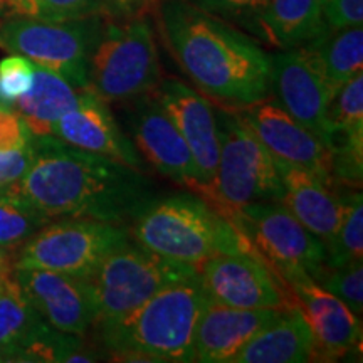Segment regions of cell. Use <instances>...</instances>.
Here are the masks:
<instances>
[{"instance_id":"cell-1","label":"cell","mask_w":363,"mask_h":363,"mask_svg":"<svg viewBox=\"0 0 363 363\" xmlns=\"http://www.w3.org/2000/svg\"><path fill=\"white\" fill-rule=\"evenodd\" d=\"M33 160L12 190L49 219L86 217L121 224L150 195L142 170L71 147L54 135H33Z\"/></svg>"},{"instance_id":"cell-2","label":"cell","mask_w":363,"mask_h":363,"mask_svg":"<svg viewBox=\"0 0 363 363\" xmlns=\"http://www.w3.org/2000/svg\"><path fill=\"white\" fill-rule=\"evenodd\" d=\"M160 34L172 56L203 96L242 108L271 93V57L233 24L192 0H158Z\"/></svg>"},{"instance_id":"cell-3","label":"cell","mask_w":363,"mask_h":363,"mask_svg":"<svg viewBox=\"0 0 363 363\" xmlns=\"http://www.w3.org/2000/svg\"><path fill=\"white\" fill-rule=\"evenodd\" d=\"M199 274L177 281L110 323L96 325L115 360L194 362V333L206 305Z\"/></svg>"},{"instance_id":"cell-4","label":"cell","mask_w":363,"mask_h":363,"mask_svg":"<svg viewBox=\"0 0 363 363\" xmlns=\"http://www.w3.org/2000/svg\"><path fill=\"white\" fill-rule=\"evenodd\" d=\"M131 222L130 234L140 247L180 264L197 267L219 254H257L238 227L197 194L148 199Z\"/></svg>"},{"instance_id":"cell-5","label":"cell","mask_w":363,"mask_h":363,"mask_svg":"<svg viewBox=\"0 0 363 363\" xmlns=\"http://www.w3.org/2000/svg\"><path fill=\"white\" fill-rule=\"evenodd\" d=\"M162 67L153 30L143 16L104 19L89 57L88 86L104 101H128L153 91Z\"/></svg>"},{"instance_id":"cell-6","label":"cell","mask_w":363,"mask_h":363,"mask_svg":"<svg viewBox=\"0 0 363 363\" xmlns=\"http://www.w3.org/2000/svg\"><path fill=\"white\" fill-rule=\"evenodd\" d=\"M219 133V163L207 197L220 212L244 203L281 202L284 195L274 157L234 108L214 106Z\"/></svg>"},{"instance_id":"cell-7","label":"cell","mask_w":363,"mask_h":363,"mask_svg":"<svg viewBox=\"0 0 363 363\" xmlns=\"http://www.w3.org/2000/svg\"><path fill=\"white\" fill-rule=\"evenodd\" d=\"M106 17L44 21L11 17L0 21V45L62 76L76 89L88 88L89 57Z\"/></svg>"},{"instance_id":"cell-8","label":"cell","mask_w":363,"mask_h":363,"mask_svg":"<svg viewBox=\"0 0 363 363\" xmlns=\"http://www.w3.org/2000/svg\"><path fill=\"white\" fill-rule=\"evenodd\" d=\"M286 284L298 276L315 281L326 266L323 240L313 235L281 202L259 201L222 212Z\"/></svg>"},{"instance_id":"cell-9","label":"cell","mask_w":363,"mask_h":363,"mask_svg":"<svg viewBox=\"0 0 363 363\" xmlns=\"http://www.w3.org/2000/svg\"><path fill=\"white\" fill-rule=\"evenodd\" d=\"M128 242V230L116 222L65 217L48 222L26 240L11 266L89 278L104 257Z\"/></svg>"},{"instance_id":"cell-10","label":"cell","mask_w":363,"mask_h":363,"mask_svg":"<svg viewBox=\"0 0 363 363\" xmlns=\"http://www.w3.org/2000/svg\"><path fill=\"white\" fill-rule=\"evenodd\" d=\"M195 274L197 267L165 259L138 244H125L104 257L88 278L98 311L94 326L118 320L165 286Z\"/></svg>"},{"instance_id":"cell-11","label":"cell","mask_w":363,"mask_h":363,"mask_svg":"<svg viewBox=\"0 0 363 363\" xmlns=\"http://www.w3.org/2000/svg\"><path fill=\"white\" fill-rule=\"evenodd\" d=\"M211 301L233 308H289L283 279L259 254H219L197 266Z\"/></svg>"},{"instance_id":"cell-12","label":"cell","mask_w":363,"mask_h":363,"mask_svg":"<svg viewBox=\"0 0 363 363\" xmlns=\"http://www.w3.org/2000/svg\"><path fill=\"white\" fill-rule=\"evenodd\" d=\"M271 57V89L283 110L331 147L326 106L333 88L306 48H288Z\"/></svg>"},{"instance_id":"cell-13","label":"cell","mask_w":363,"mask_h":363,"mask_svg":"<svg viewBox=\"0 0 363 363\" xmlns=\"http://www.w3.org/2000/svg\"><path fill=\"white\" fill-rule=\"evenodd\" d=\"M128 101V125L140 157L158 174L201 194L202 185L192 153L158 101L155 89Z\"/></svg>"},{"instance_id":"cell-14","label":"cell","mask_w":363,"mask_h":363,"mask_svg":"<svg viewBox=\"0 0 363 363\" xmlns=\"http://www.w3.org/2000/svg\"><path fill=\"white\" fill-rule=\"evenodd\" d=\"M12 278L51 328L83 335L96 321V301L88 278L48 269L12 267Z\"/></svg>"},{"instance_id":"cell-15","label":"cell","mask_w":363,"mask_h":363,"mask_svg":"<svg viewBox=\"0 0 363 363\" xmlns=\"http://www.w3.org/2000/svg\"><path fill=\"white\" fill-rule=\"evenodd\" d=\"M234 110L276 160L305 169L330 187L335 184L328 147L278 103L266 98Z\"/></svg>"},{"instance_id":"cell-16","label":"cell","mask_w":363,"mask_h":363,"mask_svg":"<svg viewBox=\"0 0 363 363\" xmlns=\"http://www.w3.org/2000/svg\"><path fill=\"white\" fill-rule=\"evenodd\" d=\"M155 94L192 153L202 185L199 195H207L214 184L219 163V133L214 104L202 93L175 78L162 79L155 88Z\"/></svg>"},{"instance_id":"cell-17","label":"cell","mask_w":363,"mask_h":363,"mask_svg":"<svg viewBox=\"0 0 363 363\" xmlns=\"http://www.w3.org/2000/svg\"><path fill=\"white\" fill-rule=\"evenodd\" d=\"M286 286L313 335V360L335 362L347 355L362 342L360 316L343 301L316 284L308 276L289 279Z\"/></svg>"},{"instance_id":"cell-18","label":"cell","mask_w":363,"mask_h":363,"mask_svg":"<svg viewBox=\"0 0 363 363\" xmlns=\"http://www.w3.org/2000/svg\"><path fill=\"white\" fill-rule=\"evenodd\" d=\"M51 135L71 147L143 170V158L130 136L116 123L108 103L89 86L81 89L78 106L59 118Z\"/></svg>"},{"instance_id":"cell-19","label":"cell","mask_w":363,"mask_h":363,"mask_svg":"<svg viewBox=\"0 0 363 363\" xmlns=\"http://www.w3.org/2000/svg\"><path fill=\"white\" fill-rule=\"evenodd\" d=\"M286 308H233L207 298L194 333V362L230 363Z\"/></svg>"},{"instance_id":"cell-20","label":"cell","mask_w":363,"mask_h":363,"mask_svg":"<svg viewBox=\"0 0 363 363\" xmlns=\"http://www.w3.org/2000/svg\"><path fill=\"white\" fill-rule=\"evenodd\" d=\"M276 167L284 187L281 203L323 244L330 242L343 219L347 194L333 192L305 169L279 160Z\"/></svg>"},{"instance_id":"cell-21","label":"cell","mask_w":363,"mask_h":363,"mask_svg":"<svg viewBox=\"0 0 363 363\" xmlns=\"http://www.w3.org/2000/svg\"><path fill=\"white\" fill-rule=\"evenodd\" d=\"M313 360V335L299 308L289 306L256 333L230 363H305Z\"/></svg>"},{"instance_id":"cell-22","label":"cell","mask_w":363,"mask_h":363,"mask_svg":"<svg viewBox=\"0 0 363 363\" xmlns=\"http://www.w3.org/2000/svg\"><path fill=\"white\" fill-rule=\"evenodd\" d=\"M79 93L81 89H76L62 76L35 65L33 84L17 99L13 110L33 135H51L59 118L78 106Z\"/></svg>"},{"instance_id":"cell-23","label":"cell","mask_w":363,"mask_h":363,"mask_svg":"<svg viewBox=\"0 0 363 363\" xmlns=\"http://www.w3.org/2000/svg\"><path fill=\"white\" fill-rule=\"evenodd\" d=\"M325 0H269L257 21V33L279 48H296L323 29Z\"/></svg>"},{"instance_id":"cell-24","label":"cell","mask_w":363,"mask_h":363,"mask_svg":"<svg viewBox=\"0 0 363 363\" xmlns=\"http://www.w3.org/2000/svg\"><path fill=\"white\" fill-rule=\"evenodd\" d=\"M305 48L315 56L318 66L333 91L362 72V26L345 27V29L323 27L315 38L308 40Z\"/></svg>"},{"instance_id":"cell-25","label":"cell","mask_w":363,"mask_h":363,"mask_svg":"<svg viewBox=\"0 0 363 363\" xmlns=\"http://www.w3.org/2000/svg\"><path fill=\"white\" fill-rule=\"evenodd\" d=\"M11 269L0 276V345L12 348L21 362L22 348L48 323L22 294Z\"/></svg>"},{"instance_id":"cell-26","label":"cell","mask_w":363,"mask_h":363,"mask_svg":"<svg viewBox=\"0 0 363 363\" xmlns=\"http://www.w3.org/2000/svg\"><path fill=\"white\" fill-rule=\"evenodd\" d=\"M51 222L13 190L0 192V249L17 251L39 229Z\"/></svg>"},{"instance_id":"cell-27","label":"cell","mask_w":363,"mask_h":363,"mask_svg":"<svg viewBox=\"0 0 363 363\" xmlns=\"http://www.w3.org/2000/svg\"><path fill=\"white\" fill-rule=\"evenodd\" d=\"M326 266L338 267L363 256V206L362 194L352 190L347 194V207L337 233L325 244Z\"/></svg>"},{"instance_id":"cell-28","label":"cell","mask_w":363,"mask_h":363,"mask_svg":"<svg viewBox=\"0 0 363 363\" xmlns=\"http://www.w3.org/2000/svg\"><path fill=\"white\" fill-rule=\"evenodd\" d=\"M331 177L333 182L350 185L355 189L362 185L363 174V126L340 131L331 138Z\"/></svg>"},{"instance_id":"cell-29","label":"cell","mask_w":363,"mask_h":363,"mask_svg":"<svg viewBox=\"0 0 363 363\" xmlns=\"http://www.w3.org/2000/svg\"><path fill=\"white\" fill-rule=\"evenodd\" d=\"M326 123L335 133L363 126V74L353 76L331 94L326 106Z\"/></svg>"},{"instance_id":"cell-30","label":"cell","mask_w":363,"mask_h":363,"mask_svg":"<svg viewBox=\"0 0 363 363\" xmlns=\"http://www.w3.org/2000/svg\"><path fill=\"white\" fill-rule=\"evenodd\" d=\"M326 291L335 294L340 301L350 308L357 316L363 311V264L360 261H352L348 264L331 267L325 266L315 278Z\"/></svg>"},{"instance_id":"cell-31","label":"cell","mask_w":363,"mask_h":363,"mask_svg":"<svg viewBox=\"0 0 363 363\" xmlns=\"http://www.w3.org/2000/svg\"><path fill=\"white\" fill-rule=\"evenodd\" d=\"M111 17L108 0H27L24 17L44 21H74L84 17Z\"/></svg>"},{"instance_id":"cell-32","label":"cell","mask_w":363,"mask_h":363,"mask_svg":"<svg viewBox=\"0 0 363 363\" xmlns=\"http://www.w3.org/2000/svg\"><path fill=\"white\" fill-rule=\"evenodd\" d=\"M35 65L21 54H11L0 61V104L13 108L34 81Z\"/></svg>"},{"instance_id":"cell-33","label":"cell","mask_w":363,"mask_h":363,"mask_svg":"<svg viewBox=\"0 0 363 363\" xmlns=\"http://www.w3.org/2000/svg\"><path fill=\"white\" fill-rule=\"evenodd\" d=\"M195 6L203 11L216 13L219 17L239 21L247 27L256 29L261 13L269 4V0H192Z\"/></svg>"},{"instance_id":"cell-34","label":"cell","mask_w":363,"mask_h":363,"mask_svg":"<svg viewBox=\"0 0 363 363\" xmlns=\"http://www.w3.org/2000/svg\"><path fill=\"white\" fill-rule=\"evenodd\" d=\"M33 140V138H30ZM33 160V145L16 150H0V192H7L26 175Z\"/></svg>"},{"instance_id":"cell-35","label":"cell","mask_w":363,"mask_h":363,"mask_svg":"<svg viewBox=\"0 0 363 363\" xmlns=\"http://www.w3.org/2000/svg\"><path fill=\"white\" fill-rule=\"evenodd\" d=\"M363 0H325L323 24L328 29L362 26Z\"/></svg>"},{"instance_id":"cell-36","label":"cell","mask_w":363,"mask_h":363,"mask_svg":"<svg viewBox=\"0 0 363 363\" xmlns=\"http://www.w3.org/2000/svg\"><path fill=\"white\" fill-rule=\"evenodd\" d=\"M33 133L13 108L0 104V150L24 148L30 143Z\"/></svg>"},{"instance_id":"cell-37","label":"cell","mask_w":363,"mask_h":363,"mask_svg":"<svg viewBox=\"0 0 363 363\" xmlns=\"http://www.w3.org/2000/svg\"><path fill=\"white\" fill-rule=\"evenodd\" d=\"M108 2H110L113 19H125V17L145 16V12L157 6L158 0H108Z\"/></svg>"},{"instance_id":"cell-38","label":"cell","mask_w":363,"mask_h":363,"mask_svg":"<svg viewBox=\"0 0 363 363\" xmlns=\"http://www.w3.org/2000/svg\"><path fill=\"white\" fill-rule=\"evenodd\" d=\"M17 362V353L12 348L0 345V363H12Z\"/></svg>"},{"instance_id":"cell-39","label":"cell","mask_w":363,"mask_h":363,"mask_svg":"<svg viewBox=\"0 0 363 363\" xmlns=\"http://www.w3.org/2000/svg\"><path fill=\"white\" fill-rule=\"evenodd\" d=\"M11 262H9V259H7V254H6V251H2V249H0V276L2 274H6V272L11 269Z\"/></svg>"}]
</instances>
